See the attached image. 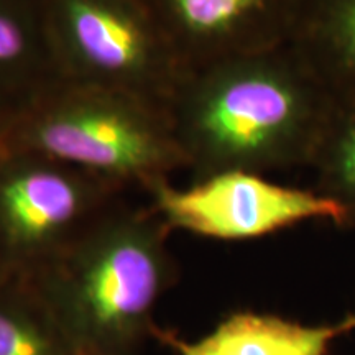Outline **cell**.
I'll return each mask as SVG.
<instances>
[{
    "label": "cell",
    "mask_w": 355,
    "mask_h": 355,
    "mask_svg": "<svg viewBox=\"0 0 355 355\" xmlns=\"http://www.w3.org/2000/svg\"><path fill=\"white\" fill-rule=\"evenodd\" d=\"M337 102L286 43L184 71L166 112L196 181L311 166Z\"/></svg>",
    "instance_id": "cell-1"
},
{
    "label": "cell",
    "mask_w": 355,
    "mask_h": 355,
    "mask_svg": "<svg viewBox=\"0 0 355 355\" xmlns=\"http://www.w3.org/2000/svg\"><path fill=\"white\" fill-rule=\"evenodd\" d=\"M171 230L152 207L115 201L51 263L25 279L78 355H139L175 279Z\"/></svg>",
    "instance_id": "cell-2"
},
{
    "label": "cell",
    "mask_w": 355,
    "mask_h": 355,
    "mask_svg": "<svg viewBox=\"0 0 355 355\" xmlns=\"http://www.w3.org/2000/svg\"><path fill=\"white\" fill-rule=\"evenodd\" d=\"M0 152L55 158L125 189L146 191L186 168L165 105L66 79L8 119Z\"/></svg>",
    "instance_id": "cell-3"
},
{
    "label": "cell",
    "mask_w": 355,
    "mask_h": 355,
    "mask_svg": "<svg viewBox=\"0 0 355 355\" xmlns=\"http://www.w3.org/2000/svg\"><path fill=\"white\" fill-rule=\"evenodd\" d=\"M46 12L66 81L166 107L184 68L145 0H46Z\"/></svg>",
    "instance_id": "cell-4"
},
{
    "label": "cell",
    "mask_w": 355,
    "mask_h": 355,
    "mask_svg": "<svg viewBox=\"0 0 355 355\" xmlns=\"http://www.w3.org/2000/svg\"><path fill=\"white\" fill-rule=\"evenodd\" d=\"M123 191L55 158L0 152V278H32Z\"/></svg>",
    "instance_id": "cell-5"
},
{
    "label": "cell",
    "mask_w": 355,
    "mask_h": 355,
    "mask_svg": "<svg viewBox=\"0 0 355 355\" xmlns=\"http://www.w3.org/2000/svg\"><path fill=\"white\" fill-rule=\"evenodd\" d=\"M150 207L170 230L216 241H250L308 220L347 227V211L316 189L290 188L250 171H224L175 188L170 180L146 189Z\"/></svg>",
    "instance_id": "cell-6"
},
{
    "label": "cell",
    "mask_w": 355,
    "mask_h": 355,
    "mask_svg": "<svg viewBox=\"0 0 355 355\" xmlns=\"http://www.w3.org/2000/svg\"><path fill=\"white\" fill-rule=\"evenodd\" d=\"M184 71L290 43L301 0H145Z\"/></svg>",
    "instance_id": "cell-7"
},
{
    "label": "cell",
    "mask_w": 355,
    "mask_h": 355,
    "mask_svg": "<svg viewBox=\"0 0 355 355\" xmlns=\"http://www.w3.org/2000/svg\"><path fill=\"white\" fill-rule=\"evenodd\" d=\"M354 331L355 313L329 324H303L277 314L235 311L201 339L186 340L159 327L153 337L178 355H327L337 339Z\"/></svg>",
    "instance_id": "cell-8"
},
{
    "label": "cell",
    "mask_w": 355,
    "mask_h": 355,
    "mask_svg": "<svg viewBox=\"0 0 355 355\" xmlns=\"http://www.w3.org/2000/svg\"><path fill=\"white\" fill-rule=\"evenodd\" d=\"M61 81L46 0H0V112L13 117Z\"/></svg>",
    "instance_id": "cell-9"
},
{
    "label": "cell",
    "mask_w": 355,
    "mask_h": 355,
    "mask_svg": "<svg viewBox=\"0 0 355 355\" xmlns=\"http://www.w3.org/2000/svg\"><path fill=\"white\" fill-rule=\"evenodd\" d=\"M290 44L337 101L355 99V0H301Z\"/></svg>",
    "instance_id": "cell-10"
},
{
    "label": "cell",
    "mask_w": 355,
    "mask_h": 355,
    "mask_svg": "<svg viewBox=\"0 0 355 355\" xmlns=\"http://www.w3.org/2000/svg\"><path fill=\"white\" fill-rule=\"evenodd\" d=\"M0 355H78L25 279L0 278Z\"/></svg>",
    "instance_id": "cell-11"
},
{
    "label": "cell",
    "mask_w": 355,
    "mask_h": 355,
    "mask_svg": "<svg viewBox=\"0 0 355 355\" xmlns=\"http://www.w3.org/2000/svg\"><path fill=\"white\" fill-rule=\"evenodd\" d=\"M311 168L318 193L343 204L347 227H355V99L337 102Z\"/></svg>",
    "instance_id": "cell-12"
},
{
    "label": "cell",
    "mask_w": 355,
    "mask_h": 355,
    "mask_svg": "<svg viewBox=\"0 0 355 355\" xmlns=\"http://www.w3.org/2000/svg\"><path fill=\"white\" fill-rule=\"evenodd\" d=\"M7 122H8L7 115H3L2 112H0V135H2V132H3V128H6Z\"/></svg>",
    "instance_id": "cell-13"
}]
</instances>
